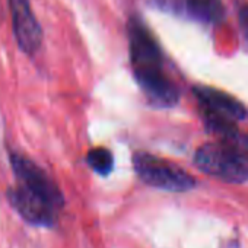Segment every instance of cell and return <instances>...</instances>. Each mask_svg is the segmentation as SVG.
I'll return each instance as SVG.
<instances>
[{
	"mask_svg": "<svg viewBox=\"0 0 248 248\" xmlns=\"http://www.w3.org/2000/svg\"><path fill=\"white\" fill-rule=\"evenodd\" d=\"M12 170L16 184L8 190L11 206L31 225L53 226L64 204L57 184L25 155H16L12 159Z\"/></svg>",
	"mask_w": 248,
	"mask_h": 248,
	"instance_id": "obj_1",
	"label": "cell"
},
{
	"mask_svg": "<svg viewBox=\"0 0 248 248\" xmlns=\"http://www.w3.org/2000/svg\"><path fill=\"white\" fill-rule=\"evenodd\" d=\"M129 50L133 73L149 101L159 107H172L178 102L177 86L164 72L162 50L154 34L139 18H130Z\"/></svg>",
	"mask_w": 248,
	"mask_h": 248,
	"instance_id": "obj_2",
	"label": "cell"
},
{
	"mask_svg": "<svg viewBox=\"0 0 248 248\" xmlns=\"http://www.w3.org/2000/svg\"><path fill=\"white\" fill-rule=\"evenodd\" d=\"M133 167L138 175L155 188L180 193L196 186V180L183 168L146 152L135 154Z\"/></svg>",
	"mask_w": 248,
	"mask_h": 248,
	"instance_id": "obj_3",
	"label": "cell"
},
{
	"mask_svg": "<svg viewBox=\"0 0 248 248\" xmlns=\"http://www.w3.org/2000/svg\"><path fill=\"white\" fill-rule=\"evenodd\" d=\"M194 161L203 172L223 181L244 183L248 180V167L222 142L200 146Z\"/></svg>",
	"mask_w": 248,
	"mask_h": 248,
	"instance_id": "obj_4",
	"label": "cell"
},
{
	"mask_svg": "<svg viewBox=\"0 0 248 248\" xmlns=\"http://www.w3.org/2000/svg\"><path fill=\"white\" fill-rule=\"evenodd\" d=\"M16 44L27 56H34L43 44V28L30 0H8Z\"/></svg>",
	"mask_w": 248,
	"mask_h": 248,
	"instance_id": "obj_5",
	"label": "cell"
},
{
	"mask_svg": "<svg viewBox=\"0 0 248 248\" xmlns=\"http://www.w3.org/2000/svg\"><path fill=\"white\" fill-rule=\"evenodd\" d=\"M194 95L202 105L203 115L217 117L231 123L244 120L247 115L245 107L236 98L216 88L200 85L194 88Z\"/></svg>",
	"mask_w": 248,
	"mask_h": 248,
	"instance_id": "obj_6",
	"label": "cell"
},
{
	"mask_svg": "<svg viewBox=\"0 0 248 248\" xmlns=\"http://www.w3.org/2000/svg\"><path fill=\"white\" fill-rule=\"evenodd\" d=\"M181 9L186 14L203 24H219L225 16V6L222 0H183Z\"/></svg>",
	"mask_w": 248,
	"mask_h": 248,
	"instance_id": "obj_7",
	"label": "cell"
},
{
	"mask_svg": "<svg viewBox=\"0 0 248 248\" xmlns=\"http://www.w3.org/2000/svg\"><path fill=\"white\" fill-rule=\"evenodd\" d=\"M86 162L99 175H108L114 168V158L105 148L91 149L86 155Z\"/></svg>",
	"mask_w": 248,
	"mask_h": 248,
	"instance_id": "obj_8",
	"label": "cell"
},
{
	"mask_svg": "<svg viewBox=\"0 0 248 248\" xmlns=\"http://www.w3.org/2000/svg\"><path fill=\"white\" fill-rule=\"evenodd\" d=\"M220 142L225 143L248 167V135H242L239 132H235L231 136L222 139Z\"/></svg>",
	"mask_w": 248,
	"mask_h": 248,
	"instance_id": "obj_9",
	"label": "cell"
},
{
	"mask_svg": "<svg viewBox=\"0 0 248 248\" xmlns=\"http://www.w3.org/2000/svg\"><path fill=\"white\" fill-rule=\"evenodd\" d=\"M238 18H239L241 30H242V32H244L245 38L248 40V3H245V5L239 9Z\"/></svg>",
	"mask_w": 248,
	"mask_h": 248,
	"instance_id": "obj_10",
	"label": "cell"
}]
</instances>
